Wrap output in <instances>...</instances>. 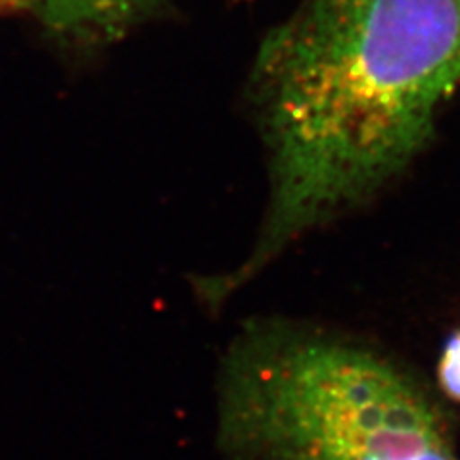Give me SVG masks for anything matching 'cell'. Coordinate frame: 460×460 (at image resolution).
Wrapping results in <instances>:
<instances>
[{
	"mask_svg": "<svg viewBox=\"0 0 460 460\" xmlns=\"http://www.w3.org/2000/svg\"><path fill=\"white\" fill-rule=\"evenodd\" d=\"M460 83V0H304L267 33L248 93L269 157L252 252L198 290L221 307L428 144Z\"/></svg>",
	"mask_w": 460,
	"mask_h": 460,
	"instance_id": "6da1fadb",
	"label": "cell"
},
{
	"mask_svg": "<svg viewBox=\"0 0 460 460\" xmlns=\"http://www.w3.org/2000/svg\"><path fill=\"white\" fill-rule=\"evenodd\" d=\"M167 0H0V16H27L75 50L104 49L152 22Z\"/></svg>",
	"mask_w": 460,
	"mask_h": 460,
	"instance_id": "3957f363",
	"label": "cell"
},
{
	"mask_svg": "<svg viewBox=\"0 0 460 460\" xmlns=\"http://www.w3.org/2000/svg\"><path fill=\"white\" fill-rule=\"evenodd\" d=\"M438 378L443 394L460 401V332L447 343L441 355Z\"/></svg>",
	"mask_w": 460,
	"mask_h": 460,
	"instance_id": "277c9868",
	"label": "cell"
},
{
	"mask_svg": "<svg viewBox=\"0 0 460 460\" xmlns=\"http://www.w3.org/2000/svg\"><path fill=\"white\" fill-rule=\"evenodd\" d=\"M215 394L223 460H460L424 384L324 330L246 324L223 358Z\"/></svg>",
	"mask_w": 460,
	"mask_h": 460,
	"instance_id": "7a4b0ae2",
	"label": "cell"
}]
</instances>
